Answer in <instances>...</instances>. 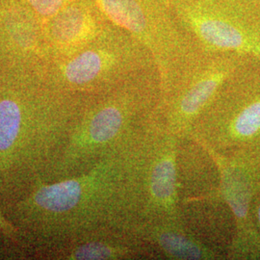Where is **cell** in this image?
<instances>
[{
  "instance_id": "6da1fadb",
  "label": "cell",
  "mask_w": 260,
  "mask_h": 260,
  "mask_svg": "<svg viewBox=\"0 0 260 260\" xmlns=\"http://www.w3.org/2000/svg\"><path fill=\"white\" fill-rule=\"evenodd\" d=\"M149 135L83 173L39 182L1 206L28 250L33 253L101 230L130 232L141 215L142 157Z\"/></svg>"
},
{
  "instance_id": "7a4b0ae2",
  "label": "cell",
  "mask_w": 260,
  "mask_h": 260,
  "mask_svg": "<svg viewBox=\"0 0 260 260\" xmlns=\"http://www.w3.org/2000/svg\"><path fill=\"white\" fill-rule=\"evenodd\" d=\"M42 69L0 66V206L47 181L87 101Z\"/></svg>"
},
{
  "instance_id": "3957f363",
  "label": "cell",
  "mask_w": 260,
  "mask_h": 260,
  "mask_svg": "<svg viewBox=\"0 0 260 260\" xmlns=\"http://www.w3.org/2000/svg\"><path fill=\"white\" fill-rule=\"evenodd\" d=\"M161 100L157 72L87 99L47 181L83 173L144 141L157 123Z\"/></svg>"
},
{
  "instance_id": "277c9868",
  "label": "cell",
  "mask_w": 260,
  "mask_h": 260,
  "mask_svg": "<svg viewBox=\"0 0 260 260\" xmlns=\"http://www.w3.org/2000/svg\"><path fill=\"white\" fill-rule=\"evenodd\" d=\"M42 70L58 91L83 99L111 92L141 75L157 72L145 47L113 24L80 51L51 60Z\"/></svg>"
},
{
  "instance_id": "5b68a950",
  "label": "cell",
  "mask_w": 260,
  "mask_h": 260,
  "mask_svg": "<svg viewBox=\"0 0 260 260\" xmlns=\"http://www.w3.org/2000/svg\"><path fill=\"white\" fill-rule=\"evenodd\" d=\"M104 18L135 38L152 57L162 98L204 51L181 27L170 0H93Z\"/></svg>"
},
{
  "instance_id": "8992f818",
  "label": "cell",
  "mask_w": 260,
  "mask_h": 260,
  "mask_svg": "<svg viewBox=\"0 0 260 260\" xmlns=\"http://www.w3.org/2000/svg\"><path fill=\"white\" fill-rule=\"evenodd\" d=\"M190 135L222 155H260V62L248 60L223 84Z\"/></svg>"
},
{
  "instance_id": "52a82bcc",
  "label": "cell",
  "mask_w": 260,
  "mask_h": 260,
  "mask_svg": "<svg viewBox=\"0 0 260 260\" xmlns=\"http://www.w3.org/2000/svg\"><path fill=\"white\" fill-rule=\"evenodd\" d=\"M200 50L260 62V7L252 0H170Z\"/></svg>"
},
{
  "instance_id": "ba28073f",
  "label": "cell",
  "mask_w": 260,
  "mask_h": 260,
  "mask_svg": "<svg viewBox=\"0 0 260 260\" xmlns=\"http://www.w3.org/2000/svg\"><path fill=\"white\" fill-rule=\"evenodd\" d=\"M246 61L230 53L204 52L162 98L158 116L163 128L179 138L189 135L200 115Z\"/></svg>"
},
{
  "instance_id": "9c48e42d",
  "label": "cell",
  "mask_w": 260,
  "mask_h": 260,
  "mask_svg": "<svg viewBox=\"0 0 260 260\" xmlns=\"http://www.w3.org/2000/svg\"><path fill=\"white\" fill-rule=\"evenodd\" d=\"M208 151L219 169L221 197L233 215L234 232L225 258L259 260L260 234L252 222L251 205L260 181V155Z\"/></svg>"
},
{
  "instance_id": "30bf717a",
  "label": "cell",
  "mask_w": 260,
  "mask_h": 260,
  "mask_svg": "<svg viewBox=\"0 0 260 260\" xmlns=\"http://www.w3.org/2000/svg\"><path fill=\"white\" fill-rule=\"evenodd\" d=\"M179 137L158 120L146 141L142 157V208L140 220H181L178 191Z\"/></svg>"
},
{
  "instance_id": "8fae6325",
  "label": "cell",
  "mask_w": 260,
  "mask_h": 260,
  "mask_svg": "<svg viewBox=\"0 0 260 260\" xmlns=\"http://www.w3.org/2000/svg\"><path fill=\"white\" fill-rule=\"evenodd\" d=\"M111 24L93 0H75L43 27L49 61L74 55Z\"/></svg>"
},
{
  "instance_id": "7c38bea8",
  "label": "cell",
  "mask_w": 260,
  "mask_h": 260,
  "mask_svg": "<svg viewBox=\"0 0 260 260\" xmlns=\"http://www.w3.org/2000/svg\"><path fill=\"white\" fill-rule=\"evenodd\" d=\"M34 256L55 260H131L155 258L153 252L128 231L101 230L34 251Z\"/></svg>"
},
{
  "instance_id": "4fadbf2b",
  "label": "cell",
  "mask_w": 260,
  "mask_h": 260,
  "mask_svg": "<svg viewBox=\"0 0 260 260\" xmlns=\"http://www.w3.org/2000/svg\"><path fill=\"white\" fill-rule=\"evenodd\" d=\"M130 233L149 247L155 258L226 259L224 253L201 240L182 220H140L133 225Z\"/></svg>"
},
{
  "instance_id": "5bb4252c",
  "label": "cell",
  "mask_w": 260,
  "mask_h": 260,
  "mask_svg": "<svg viewBox=\"0 0 260 260\" xmlns=\"http://www.w3.org/2000/svg\"><path fill=\"white\" fill-rule=\"evenodd\" d=\"M74 1L75 0H21L33 16L37 17L38 22H44V24Z\"/></svg>"
},
{
  "instance_id": "9a60e30c",
  "label": "cell",
  "mask_w": 260,
  "mask_h": 260,
  "mask_svg": "<svg viewBox=\"0 0 260 260\" xmlns=\"http://www.w3.org/2000/svg\"><path fill=\"white\" fill-rule=\"evenodd\" d=\"M0 247H12L19 250H28L27 246L19 228L4 212L0 206Z\"/></svg>"
},
{
  "instance_id": "2e32d148",
  "label": "cell",
  "mask_w": 260,
  "mask_h": 260,
  "mask_svg": "<svg viewBox=\"0 0 260 260\" xmlns=\"http://www.w3.org/2000/svg\"><path fill=\"white\" fill-rule=\"evenodd\" d=\"M251 211L252 222L260 234V181L251 200Z\"/></svg>"
},
{
  "instance_id": "e0dca14e",
  "label": "cell",
  "mask_w": 260,
  "mask_h": 260,
  "mask_svg": "<svg viewBox=\"0 0 260 260\" xmlns=\"http://www.w3.org/2000/svg\"><path fill=\"white\" fill-rule=\"evenodd\" d=\"M254 3H256L258 6L260 7V0H252Z\"/></svg>"
}]
</instances>
